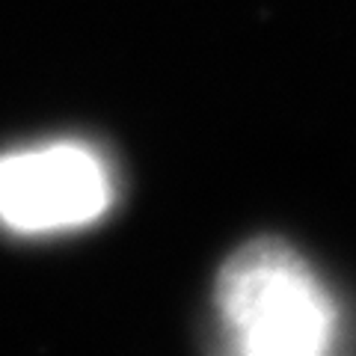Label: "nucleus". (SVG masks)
<instances>
[{
  "instance_id": "1",
  "label": "nucleus",
  "mask_w": 356,
  "mask_h": 356,
  "mask_svg": "<svg viewBox=\"0 0 356 356\" xmlns=\"http://www.w3.org/2000/svg\"><path fill=\"white\" fill-rule=\"evenodd\" d=\"M217 309L232 348L252 356H318L339 332L327 285L303 255L273 238L252 241L226 261Z\"/></svg>"
},
{
  "instance_id": "2",
  "label": "nucleus",
  "mask_w": 356,
  "mask_h": 356,
  "mask_svg": "<svg viewBox=\"0 0 356 356\" xmlns=\"http://www.w3.org/2000/svg\"><path fill=\"white\" fill-rule=\"evenodd\" d=\"M113 175L83 143L0 154V226L44 235L95 222L113 205Z\"/></svg>"
}]
</instances>
